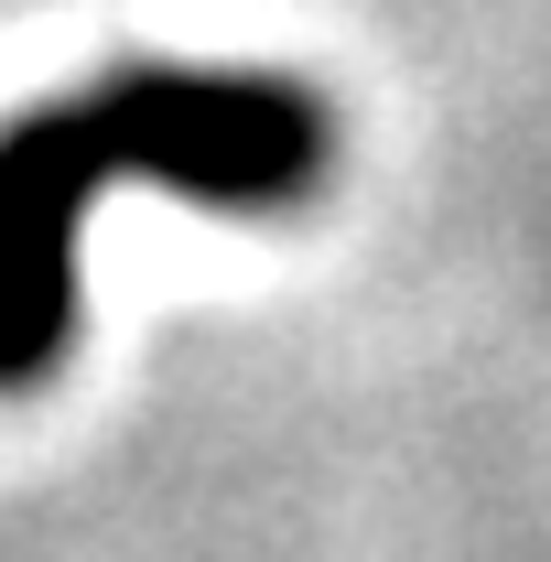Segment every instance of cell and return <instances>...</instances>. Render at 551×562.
I'll return each mask as SVG.
<instances>
[{
    "label": "cell",
    "mask_w": 551,
    "mask_h": 562,
    "mask_svg": "<svg viewBox=\"0 0 551 562\" xmlns=\"http://www.w3.org/2000/svg\"><path fill=\"white\" fill-rule=\"evenodd\" d=\"M11 227L33 260V303L11 336V390H44L87 325L76 238L109 184H173L216 216H281L336 162V120L303 76L271 66H109L76 98H44L11 131Z\"/></svg>",
    "instance_id": "6da1fadb"
}]
</instances>
